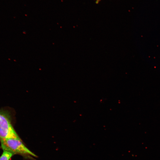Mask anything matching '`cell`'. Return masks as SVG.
Returning a JSON list of instances; mask_svg holds the SVG:
<instances>
[{
	"label": "cell",
	"mask_w": 160,
	"mask_h": 160,
	"mask_svg": "<svg viewBox=\"0 0 160 160\" xmlns=\"http://www.w3.org/2000/svg\"><path fill=\"white\" fill-rule=\"evenodd\" d=\"M101 0H96V3H98Z\"/></svg>",
	"instance_id": "obj_4"
},
{
	"label": "cell",
	"mask_w": 160,
	"mask_h": 160,
	"mask_svg": "<svg viewBox=\"0 0 160 160\" xmlns=\"http://www.w3.org/2000/svg\"><path fill=\"white\" fill-rule=\"evenodd\" d=\"M13 155H14L10 152L3 150L0 157V160H9Z\"/></svg>",
	"instance_id": "obj_3"
},
{
	"label": "cell",
	"mask_w": 160,
	"mask_h": 160,
	"mask_svg": "<svg viewBox=\"0 0 160 160\" xmlns=\"http://www.w3.org/2000/svg\"><path fill=\"white\" fill-rule=\"evenodd\" d=\"M1 147L3 150L23 156L36 157V155L30 151L22 143L21 139L9 138L0 140Z\"/></svg>",
	"instance_id": "obj_1"
},
{
	"label": "cell",
	"mask_w": 160,
	"mask_h": 160,
	"mask_svg": "<svg viewBox=\"0 0 160 160\" xmlns=\"http://www.w3.org/2000/svg\"><path fill=\"white\" fill-rule=\"evenodd\" d=\"M9 138L20 139L8 116L4 113H0V140Z\"/></svg>",
	"instance_id": "obj_2"
}]
</instances>
